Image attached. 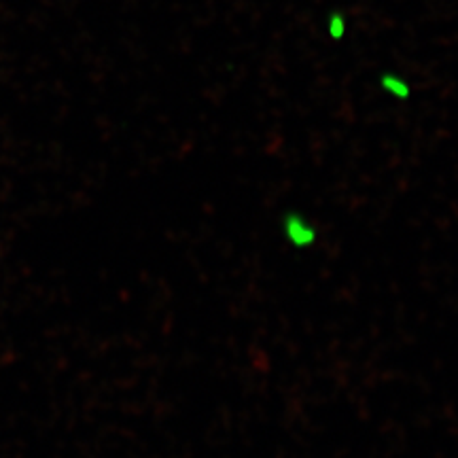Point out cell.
<instances>
[{"label":"cell","instance_id":"obj_1","mask_svg":"<svg viewBox=\"0 0 458 458\" xmlns=\"http://www.w3.org/2000/svg\"><path fill=\"white\" fill-rule=\"evenodd\" d=\"M283 225L286 240L295 246H310L314 242V236H317L314 229L310 227V223L303 219H293V216H289V219L283 221Z\"/></svg>","mask_w":458,"mask_h":458}]
</instances>
